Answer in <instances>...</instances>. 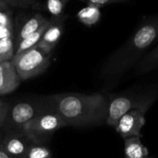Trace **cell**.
Masks as SVG:
<instances>
[{"mask_svg": "<svg viewBox=\"0 0 158 158\" xmlns=\"http://www.w3.org/2000/svg\"><path fill=\"white\" fill-rule=\"evenodd\" d=\"M158 42V14L144 18L135 31L103 63L100 79L104 92L115 88L126 73L134 69L143 56Z\"/></svg>", "mask_w": 158, "mask_h": 158, "instance_id": "cell-1", "label": "cell"}, {"mask_svg": "<svg viewBox=\"0 0 158 158\" xmlns=\"http://www.w3.org/2000/svg\"><path fill=\"white\" fill-rule=\"evenodd\" d=\"M45 97L48 108L59 116L65 127L92 128L106 122L107 93H63Z\"/></svg>", "mask_w": 158, "mask_h": 158, "instance_id": "cell-2", "label": "cell"}, {"mask_svg": "<svg viewBox=\"0 0 158 158\" xmlns=\"http://www.w3.org/2000/svg\"><path fill=\"white\" fill-rule=\"evenodd\" d=\"M108 94L106 125L115 128L127 112L140 110L146 114L158 98V84H136L122 92Z\"/></svg>", "mask_w": 158, "mask_h": 158, "instance_id": "cell-3", "label": "cell"}, {"mask_svg": "<svg viewBox=\"0 0 158 158\" xmlns=\"http://www.w3.org/2000/svg\"><path fill=\"white\" fill-rule=\"evenodd\" d=\"M47 107L46 97L20 100L10 105L3 128L6 132L23 131L24 125Z\"/></svg>", "mask_w": 158, "mask_h": 158, "instance_id": "cell-4", "label": "cell"}, {"mask_svg": "<svg viewBox=\"0 0 158 158\" xmlns=\"http://www.w3.org/2000/svg\"><path fill=\"white\" fill-rule=\"evenodd\" d=\"M21 81L35 78L43 74L51 64V54L38 45L15 55L11 60Z\"/></svg>", "mask_w": 158, "mask_h": 158, "instance_id": "cell-5", "label": "cell"}, {"mask_svg": "<svg viewBox=\"0 0 158 158\" xmlns=\"http://www.w3.org/2000/svg\"><path fill=\"white\" fill-rule=\"evenodd\" d=\"M64 127L65 125L59 116L47 106L44 111L24 125L23 132L26 133L33 143L44 144L57 131Z\"/></svg>", "mask_w": 158, "mask_h": 158, "instance_id": "cell-6", "label": "cell"}, {"mask_svg": "<svg viewBox=\"0 0 158 158\" xmlns=\"http://www.w3.org/2000/svg\"><path fill=\"white\" fill-rule=\"evenodd\" d=\"M144 125L145 113L140 110H131L118 119L114 129L125 140L131 137H142L141 131Z\"/></svg>", "mask_w": 158, "mask_h": 158, "instance_id": "cell-7", "label": "cell"}, {"mask_svg": "<svg viewBox=\"0 0 158 158\" xmlns=\"http://www.w3.org/2000/svg\"><path fill=\"white\" fill-rule=\"evenodd\" d=\"M33 142L30 137L20 132H6L3 136L0 147L12 158H24Z\"/></svg>", "mask_w": 158, "mask_h": 158, "instance_id": "cell-8", "label": "cell"}, {"mask_svg": "<svg viewBox=\"0 0 158 158\" xmlns=\"http://www.w3.org/2000/svg\"><path fill=\"white\" fill-rule=\"evenodd\" d=\"M64 31V18H54L51 20L50 25L44 31L38 46L45 51L46 53L51 54L54 48L58 44L62 33Z\"/></svg>", "mask_w": 158, "mask_h": 158, "instance_id": "cell-9", "label": "cell"}, {"mask_svg": "<svg viewBox=\"0 0 158 158\" xmlns=\"http://www.w3.org/2000/svg\"><path fill=\"white\" fill-rule=\"evenodd\" d=\"M20 81L12 61L0 63V95L13 93Z\"/></svg>", "mask_w": 158, "mask_h": 158, "instance_id": "cell-10", "label": "cell"}, {"mask_svg": "<svg viewBox=\"0 0 158 158\" xmlns=\"http://www.w3.org/2000/svg\"><path fill=\"white\" fill-rule=\"evenodd\" d=\"M158 68V44L150 49L134 67V76L145 75Z\"/></svg>", "mask_w": 158, "mask_h": 158, "instance_id": "cell-11", "label": "cell"}, {"mask_svg": "<svg viewBox=\"0 0 158 158\" xmlns=\"http://www.w3.org/2000/svg\"><path fill=\"white\" fill-rule=\"evenodd\" d=\"M124 151L126 158H147L148 149L141 142V137H131L124 140Z\"/></svg>", "mask_w": 158, "mask_h": 158, "instance_id": "cell-12", "label": "cell"}, {"mask_svg": "<svg viewBox=\"0 0 158 158\" xmlns=\"http://www.w3.org/2000/svg\"><path fill=\"white\" fill-rule=\"evenodd\" d=\"M51 20H48L45 24H44L38 31H34L33 33L28 35L27 37H25L24 39H22L21 41H19L18 43V45L16 47L15 50V55L20 54L24 51H27L29 49H31L35 46H37L44 33V31H46V29L48 28V26L50 25Z\"/></svg>", "mask_w": 158, "mask_h": 158, "instance_id": "cell-13", "label": "cell"}, {"mask_svg": "<svg viewBox=\"0 0 158 158\" xmlns=\"http://www.w3.org/2000/svg\"><path fill=\"white\" fill-rule=\"evenodd\" d=\"M49 19H47L46 18H44L42 14L37 13L35 15H33L32 17H31L20 28L19 35H18V39L19 42L21 41L22 39H24L25 37H27L28 35L33 33L34 31H38L44 24H45ZM18 42V43H19Z\"/></svg>", "mask_w": 158, "mask_h": 158, "instance_id": "cell-14", "label": "cell"}, {"mask_svg": "<svg viewBox=\"0 0 158 158\" xmlns=\"http://www.w3.org/2000/svg\"><path fill=\"white\" fill-rule=\"evenodd\" d=\"M77 17L79 20L86 26H93L99 22L101 19V10L99 6L94 5H87V6L81 8Z\"/></svg>", "mask_w": 158, "mask_h": 158, "instance_id": "cell-15", "label": "cell"}, {"mask_svg": "<svg viewBox=\"0 0 158 158\" xmlns=\"http://www.w3.org/2000/svg\"><path fill=\"white\" fill-rule=\"evenodd\" d=\"M15 50L13 37L0 39V63L11 61L15 56Z\"/></svg>", "mask_w": 158, "mask_h": 158, "instance_id": "cell-16", "label": "cell"}, {"mask_svg": "<svg viewBox=\"0 0 158 158\" xmlns=\"http://www.w3.org/2000/svg\"><path fill=\"white\" fill-rule=\"evenodd\" d=\"M52 151L44 144L33 143L28 149L24 158H52Z\"/></svg>", "mask_w": 158, "mask_h": 158, "instance_id": "cell-17", "label": "cell"}, {"mask_svg": "<svg viewBox=\"0 0 158 158\" xmlns=\"http://www.w3.org/2000/svg\"><path fill=\"white\" fill-rule=\"evenodd\" d=\"M13 37V24L8 11L0 10V39Z\"/></svg>", "mask_w": 158, "mask_h": 158, "instance_id": "cell-18", "label": "cell"}, {"mask_svg": "<svg viewBox=\"0 0 158 158\" xmlns=\"http://www.w3.org/2000/svg\"><path fill=\"white\" fill-rule=\"evenodd\" d=\"M69 0H46V6L49 13L54 18H60Z\"/></svg>", "mask_w": 158, "mask_h": 158, "instance_id": "cell-19", "label": "cell"}, {"mask_svg": "<svg viewBox=\"0 0 158 158\" xmlns=\"http://www.w3.org/2000/svg\"><path fill=\"white\" fill-rule=\"evenodd\" d=\"M8 6L18 8L31 7L36 3V0H3Z\"/></svg>", "mask_w": 158, "mask_h": 158, "instance_id": "cell-20", "label": "cell"}, {"mask_svg": "<svg viewBox=\"0 0 158 158\" xmlns=\"http://www.w3.org/2000/svg\"><path fill=\"white\" fill-rule=\"evenodd\" d=\"M86 2L88 5H94L96 6H104L106 5H110V4H116V3H126L129 2L130 0H81Z\"/></svg>", "mask_w": 158, "mask_h": 158, "instance_id": "cell-21", "label": "cell"}, {"mask_svg": "<svg viewBox=\"0 0 158 158\" xmlns=\"http://www.w3.org/2000/svg\"><path fill=\"white\" fill-rule=\"evenodd\" d=\"M9 106H10V104H8L7 102L0 100V128H3Z\"/></svg>", "mask_w": 158, "mask_h": 158, "instance_id": "cell-22", "label": "cell"}, {"mask_svg": "<svg viewBox=\"0 0 158 158\" xmlns=\"http://www.w3.org/2000/svg\"><path fill=\"white\" fill-rule=\"evenodd\" d=\"M8 6L3 1V0H0V10L1 11H8Z\"/></svg>", "mask_w": 158, "mask_h": 158, "instance_id": "cell-23", "label": "cell"}, {"mask_svg": "<svg viewBox=\"0 0 158 158\" xmlns=\"http://www.w3.org/2000/svg\"><path fill=\"white\" fill-rule=\"evenodd\" d=\"M0 158H12L0 147Z\"/></svg>", "mask_w": 158, "mask_h": 158, "instance_id": "cell-24", "label": "cell"}, {"mask_svg": "<svg viewBox=\"0 0 158 158\" xmlns=\"http://www.w3.org/2000/svg\"><path fill=\"white\" fill-rule=\"evenodd\" d=\"M2 139H3V135H2V133L0 132V144H1V142H2Z\"/></svg>", "mask_w": 158, "mask_h": 158, "instance_id": "cell-25", "label": "cell"}, {"mask_svg": "<svg viewBox=\"0 0 158 158\" xmlns=\"http://www.w3.org/2000/svg\"><path fill=\"white\" fill-rule=\"evenodd\" d=\"M147 158H156V157H149V156H148V157Z\"/></svg>", "mask_w": 158, "mask_h": 158, "instance_id": "cell-26", "label": "cell"}]
</instances>
